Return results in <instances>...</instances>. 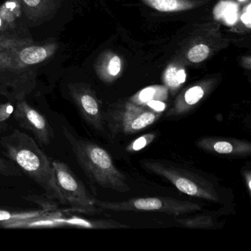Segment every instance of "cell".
<instances>
[{"mask_svg":"<svg viewBox=\"0 0 251 251\" xmlns=\"http://www.w3.org/2000/svg\"><path fill=\"white\" fill-rule=\"evenodd\" d=\"M0 145L5 150L8 158L38 183L49 199L67 205L55 180L52 161L31 136L24 132L14 130L10 134L1 138Z\"/></svg>","mask_w":251,"mask_h":251,"instance_id":"1","label":"cell"},{"mask_svg":"<svg viewBox=\"0 0 251 251\" xmlns=\"http://www.w3.org/2000/svg\"><path fill=\"white\" fill-rule=\"evenodd\" d=\"M63 133L77 163L92 183L120 193L130 192L126 176L114 165L105 149L91 141L77 137L66 127H63Z\"/></svg>","mask_w":251,"mask_h":251,"instance_id":"2","label":"cell"},{"mask_svg":"<svg viewBox=\"0 0 251 251\" xmlns=\"http://www.w3.org/2000/svg\"><path fill=\"white\" fill-rule=\"evenodd\" d=\"M140 165L148 173L171 183L177 190L194 198L220 202V188L209 177L177 163L161 159H143Z\"/></svg>","mask_w":251,"mask_h":251,"instance_id":"3","label":"cell"},{"mask_svg":"<svg viewBox=\"0 0 251 251\" xmlns=\"http://www.w3.org/2000/svg\"><path fill=\"white\" fill-rule=\"evenodd\" d=\"M161 113L135 102L117 104L104 113V121L112 138L139 133L158 120Z\"/></svg>","mask_w":251,"mask_h":251,"instance_id":"4","label":"cell"},{"mask_svg":"<svg viewBox=\"0 0 251 251\" xmlns=\"http://www.w3.org/2000/svg\"><path fill=\"white\" fill-rule=\"evenodd\" d=\"M95 205L103 211H153L178 217L202 210V205L189 201H181L170 197H150L132 198L121 202H109L95 199Z\"/></svg>","mask_w":251,"mask_h":251,"instance_id":"5","label":"cell"},{"mask_svg":"<svg viewBox=\"0 0 251 251\" xmlns=\"http://www.w3.org/2000/svg\"><path fill=\"white\" fill-rule=\"evenodd\" d=\"M55 180L62 192L67 205L72 209L88 215L100 214L103 211L95 205V198L89 194L81 180L67 164L52 161Z\"/></svg>","mask_w":251,"mask_h":251,"instance_id":"6","label":"cell"},{"mask_svg":"<svg viewBox=\"0 0 251 251\" xmlns=\"http://www.w3.org/2000/svg\"><path fill=\"white\" fill-rule=\"evenodd\" d=\"M0 226L8 228H19V227H52L59 226H70V227H81L87 229H121L127 228L128 226L120 223L111 219L82 218L73 216L64 217L61 214L52 211L45 215L27 220H17L12 222L0 223Z\"/></svg>","mask_w":251,"mask_h":251,"instance_id":"7","label":"cell"},{"mask_svg":"<svg viewBox=\"0 0 251 251\" xmlns=\"http://www.w3.org/2000/svg\"><path fill=\"white\" fill-rule=\"evenodd\" d=\"M14 119L21 127L33 133L42 145H48L54 137V130L49 122L25 101H19L14 111Z\"/></svg>","mask_w":251,"mask_h":251,"instance_id":"8","label":"cell"},{"mask_svg":"<svg viewBox=\"0 0 251 251\" xmlns=\"http://www.w3.org/2000/svg\"><path fill=\"white\" fill-rule=\"evenodd\" d=\"M196 145L205 152L223 156L236 158L251 154V142L242 139L208 136L198 139Z\"/></svg>","mask_w":251,"mask_h":251,"instance_id":"9","label":"cell"},{"mask_svg":"<svg viewBox=\"0 0 251 251\" xmlns=\"http://www.w3.org/2000/svg\"><path fill=\"white\" fill-rule=\"evenodd\" d=\"M73 96L80 115L86 123L97 131L105 133L104 113L93 94L86 90L74 89Z\"/></svg>","mask_w":251,"mask_h":251,"instance_id":"10","label":"cell"},{"mask_svg":"<svg viewBox=\"0 0 251 251\" xmlns=\"http://www.w3.org/2000/svg\"><path fill=\"white\" fill-rule=\"evenodd\" d=\"M203 89L201 86H196L190 88L185 92L183 100H178L174 108L167 114L168 117H180L186 114L189 110L198 103L203 98Z\"/></svg>","mask_w":251,"mask_h":251,"instance_id":"11","label":"cell"},{"mask_svg":"<svg viewBox=\"0 0 251 251\" xmlns=\"http://www.w3.org/2000/svg\"><path fill=\"white\" fill-rule=\"evenodd\" d=\"M53 210H55V208L52 205H48V206L43 205V209L35 210V211H13V210L0 208V223L39 217L45 215Z\"/></svg>","mask_w":251,"mask_h":251,"instance_id":"12","label":"cell"},{"mask_svg":"<svg viewBox=\"0 0 251 251\" xmlns=\"http://www.w3.org/2000/svg\"><path fill=\"white\" fill-rule=\"evenodd\" d=\"M148 5L161 12H175L190 9L192 2L186 0H143Z\"/></svg>","mask_w":251,"mask_h":251,"instance_id":"13","label":"cell"},{"mask_svg":"<svg viewBox=\"0 0 251 251\" xmlns=\"http://www.w3.org/2000/svg\"><path fill=\"white\" fill-rule=\"evenodd\" d=\"M176 222L189 228H215L216 221L208 214H199L186 219H176Z\"/></svg>","mask_w":251,"mask_h":251,"instance_id":"14","label":"cell"},{"mask_svg":"<svg viewBox=\"0 0 251 251\" xmlns=\"http://www.w3.org/2000/svg\"><path fill=\"white\" fill-rule=\"evenodd\" d=\"M48 55V51L45 48L30 47L22 51L20 53V60L24 64L33 65L45 61Z\"/></svg>","mask_w":251,"mask_h":251,"instance_id":"15","label":"cell"},{"mask_svg":"<svg viewBox=\"0 0 251 251\" xmlns=\"http://www.w3.org/2000/svg\"><path fill=\"white\" fill-rule=\"evenodd\" d=\"M186 75L183 70H177L176 67H170L164 74V82L168 87L176 89L186 81Z\"/></svg>","mask_w":251,"mask_h":251,"instance_id":"16","label":"cell"},{"mask_svg":"<svg viewBox=\"0 0 251 251\" xmlns=\"http://www.w3.org/2000/svg\"><path fill=\"white\" fill-rule=\"evenodd\" d=\"M165 92L158 90L156 88L148 87L140 92L134 101L135 103L138 104V105H145V106L150 101H163V100L165 99Z\"/></svg>","mask_w":251,"mask_h":251,"instance_id":"17","label":"cell"},{"mask_svg":"<svg viewBox=\"0 0 251 251\" xmlns=\"http://www.w3.org/2000/svg\"><path fill=\"white\" fill-rule=\"evenodd\" d=\"M215 15L228 24H233L237 20V6L231 2H221L215 9Z\"/></svg>","mask_w":251,"mask_h":251,"instance_id":"18","label":"cell"},{"mask_svg":"<svg viewBox=\"0 0 251 251\" xmlns=\"http://www.w3.org/2000/svg\"><path fill=\"white\" fill-rule=\"evenodd\" d=\"M209 53L210 49L207 45H196L188 52V59L192 63H200L206 59Z\"/></svg>","mask_w":251,"mask_h":251,"instance_id":"19","label":"cell"},{"mask_svg":"<svg viewBox=\"0 0 251 251\" xmlns=\"http://www.w3.org/2000/svg\"><path fill=\"white\" fill-rule=\"evenodd\" d=\"M156 137L155 133H148V134L143 135L138 138L137 139L132 142L131 144L126 148L128 152H136V151H141L145 148V147L149 145L150 144L153 142L154 139Z\"/></svg>","mask_w":251,"mask_h":251,"instance_id":"20","label":"cell"},{"mask_svg":"<svg viewBox=\"0 0 251 251\" xmlns=\"http://www.w3.org/2000/svg\"><path fill=\"white\" fill-rule=\"evenodd\" d=\"M14 108L10 103L0 105V131L2 130L3 123L11 117L14 112Z\"/></svg>","mask_w":251,"mask_h":251,"instance_id":"21","label":"cell"},{"mask_svg":"<svg viewBox=\"0 0 251 251\" xmlns=\"http://www.w3.org/2000/svg\"><path fill=\"white\" fill-rule=\"evenodd\" d=\"M108 70L111 75L117 76L121 70V60L118 56H114L110 61Z\"/></svg>","mask_w":251,"mask_h":251,"instance_id":"22","label":"cell"},{"mask_svg":"<svg viewBox=\"0 0 251 251\" xmlns=\"http://www.w3.org/2000/svg\"><path fill=\"white\" fill-rule=\"evenodd\" d=\"M145 106H148V108H151L157 112L161 113L165 110L166 104L163 101L152 100L148 102Z\"/></svg>","mask_w":251,"mask_h":251,"instance_id":"23","label":"cell"},{"mask_svg":"<svg viewBox=\"0 0 251 251\" xmlns=\"http://www.w3.org/2000/svg\"><path fill=\"white\" fill-rule=\"evenodd\" d=\"M241 20L248 28H251V5L248 7L247 13H245L241 17Z\"/></svg>","mask_w":251,"mask_h":251,"instance_id":"24","label":"cell"},{"mask_svg":"<svg viewBox=\"0 0 251 251\" xmlns=\"http://www.w3.org/2000/svg\"><path fill=\"white\" fill-rule=\"evenodd\" d=\"M41 0H24V2L27 4L28 6L35 7L39 5Z\"/></svg>","mask_w":251,"mask_h":251,"instance_id":"25","label":"cell"},{"mask_svg":"<svg viewBox=\"0 0 251 251\" xmlns=\"http://www.w3.org/2000/svg\"><path fill=\"white\" fill-rule=\"evenodd\" d=\"M245 180H247V183H248V188L249 192H251V173H248V174L245 176Z\"/></svg>","mask_w":251,"mask_h":251,"instance_id":"26","label":"cell"},{"mask_svg":"<svg viewBox=\"0 0 251 251\" xmlns=\"http://www.w3.org/2000/svg\"><path fill=\"white\" fill-rule=\"evenodd\" d=\"M2 25V20H1V18H0V27Z\"/></svg>","mask_w":251,"mask_h":251,"instance_id":"27","label":"cell"},{"mask_svg":"<svg viewBox=\"0 0 251 251\" xmlns=\"http://www.w3.org/2000/svg\"><path fill=\"white\" fill-rule=\"evenodd\" d=\"M239 1H244V0H239Z\"/></svg>","mask_w":251,"mask_h":251,"instance_id":"28","label":"cell"}]
</instances>
